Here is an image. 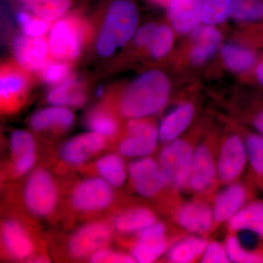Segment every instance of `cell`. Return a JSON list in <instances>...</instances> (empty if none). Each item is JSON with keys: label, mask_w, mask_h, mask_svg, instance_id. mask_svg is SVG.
Segmentation results:
<instances>
[{"label": "cell", "mask_w": 263, "mask_h": 263, "mask_svg": "<svg viewBox=\"0 0 263 263\" xmlns=\"http://www.w3.org/2000/svg\"><path fill=\"white\" fill-rule=\"evenodd\" d=\"M103 87H100V88H98V89H97V91H96V95H97V96H98V97H100V96H102V95H103Z\"/></svg>", "instance_id": "f6af8a7d"}, {"label": "cell", "mask_w": 263, "mask_h": 263, "mask_svg": "<svg viewBox=\"0 0 263 263\" xmlns=\"http://www.w3.org/2000/svg\"><path fill=\"white\" fill-rule=\"evenodd\" d=\"M34 0H20L21 4L23 5L24 8H25L26 6H27L29 4H30L31 3H32V2H34Z\"/></svg>", "instance_id": "ee69618b"}, {"label": "cell", "mask_w": 263, "mask_h": 263, "mask_svg": "<svg viewBox=\"0 0 263 263\" xmlns=\"http://www.w3.org/2000/svg\"><path fill=\"white\" fill-rule=\"evenodd\" d=\"M214 220L213 211L200 202H187L179 208L176 213V221L180 226L192 233H206Z\"/></svg>", "instance_id": "2e32d148"}, {"label": "cell", "mask_w": 263, "mask_h": 263, "mask_svg": "<svg viewBox=\"0 0 263 263\" xmlns=\"http://www.w3.org/2000/svg\"><path fill=\"white\" fill-rule=\"evenodd\" d=\"M47 99L50 103L57 106L79 107L84 103L86 94L79 81L68 79L50 91Z\"/></svg>", "instance_id": "d4e9b609"}, {"label": "cell", "mask_w": 263, "mask_h": 263, "mask_svg": "<svg viewBox=\"0 0 263 263\" xmlns=\"http://www.w3.org/2000/svg\"><path fill=\"white\" fill-rule=\"evenodd\" d=\"M217 167L208 147L201 145L194 151L187 185L195 193H202L212 186Z\"/></svg>", "instance_id": "7c38bea8"}, {"label": "cell", "mask_w": 263, "mask_h": 263, "mask_svg": "<svg viewBox=\"0 0 263 263\" xmlns=\"http://www.w3.org/2000/svg\"><path fill=\"white\" fill-rule=\"evenodd\" d=\"M156 221L155 214L146 208H134L121 213L114 219L116 230L122 233H139Z\"/></svg>", "instance_id": "cb8c5ba5"}, {"label": "cell", "mask_w": 263, "mask_h": 263, "mask_svg": "<svg viewBox=\"0 0 263 263\" xmlns=\"http://www.w3.org/2000/svg\"><path fill=\"white\" fill-rule=\"evenodd\" d=\"M153 1L159 3V4H164V3H168L169 0H153Z\"/></svg>", "instance_id": "bcb514c9"}, {"label": "cell", "mask_w": 263, "mask_h": 263, "mask_svg": "<svg viewBox=\"0 0 263 263\" xmlns=\"http://www.w3.org/2000/svg\"><path fill=\"white\" fill-rule=\"evenodd\" d=\"M13 51L17 61L26 69L41 70L47 58V44L41 38L18 36L13 42Z\"/></svg>", "instance_id": "9a60e30c"}, {"label": "cell", "mask_w": 263, "mask_h": 263, "mask_svg": "<svg viewBox=\"0 0 263 263\" xmlns=\"http://www.w3.org/2000/svg\"><path fill=\"white\" fill-rule=\"evenodd\" d=\"M138 22V10L129 0H117L110 5L97 43L98 53L108 57L129 41Z\"/></svg>", "instance_id": "7a4b0ae2"}, {"label": "cell", "mask_w": 263, "mask_h": 263, "mask_svg": "<svg viewBox=\"0 0 263 263\" xmlns=\"http://www.w3.org/2000/svg\"><path fill=\"white\" fill-rule=\"evenodd\" d=\"M221 56L227 67L236 72L251 70L258 60V55L254 50L235 45H226L221 50Z\"/></svg>", "instance_id": "484cf974"}, {"label": "cell", "mask_w": 263, "mask_h": 263, "mask_svg": "<svg viewBox=\"0 0 263 263\" xmlns=\"http://www.w3.org/2000/svg\"><path fill=\"white\" fill-rule=\"evenodd\" d=\"M113 186L103 179L91 178L79 183L72 196L73 206L81 212L103 210L113 202Z\"/></svg>", "instance_id": "5b68a950"}, {"label": "cell", "mask_w": 263, "mask_h": 263, "mask_svg": "<svg viewBox=\"0 0 263 263\" xmlns=\"http://www.w3.org/2000/svg\"><path fill=\"white\" fill-rule=\"evenodd\" d=\"M2 237L5 248L15 259H27L32 254V240L16 221H5L2 229Z\"/></svg>", "instance_id": "ffe728a7"}, {"label": "cell", "mask_w": 263, "mask_h": 263, "mask_svg": "<svg viewBox=\"0 0 263 263\" xmlns=\"http://www.w3.org/2000/svg\"><path fill=\"white\" fill-rule=\"evenodd\" d=\"M167 248L165 226L155 221L138 233V241L132 249V256L137 262H153Z\"/></svg>", "instance_id": "9c48e42d"}, {"label": "cell", "mask_w": 263, "mask_h": 263, "mask_svg": "<svg viewBox=\"0 0 263 263\" xmlns=\"http://www.w3.org/2000/svg\"><path fill=\"white\" fill-rule=\"evenodd\" d=\"M127 136L119 146V152L126 157H146L157 147L159 133L156 128L143 121L133 119L127 125Z\"/></svg>", "instance_id": "52a82bcc"}, {"label": "cell", "mask_w": 263, "mask_h": 263, "mask_svg": "<svg viewBox=\"0 0 263 263\" xmlns=\"http://www.w3.org/2000/svg\"><path fill=\"white\" fill-rule=\"evenodd\" d=\"M247 153L246 146L239 137L230 136L224 141L219 153L217 174L224 183L234 181L245 169Z\"/></svg>", "instance_id": "30bf717a"}, {"label": "cell", "mask_w": 263, "mask_h": 263, "mask_svg": "<svg viewBox=\"0 0 263 263\" xmlns=\"http://www.w3.org/2000/svg\"><path fill=\"white\" fill-rule=\"evenodd\" d=\"M174 43L172 29L165 25L157 27L151 40L148 48L151 54L155 58H161L168 53Z\"/></svg>", "instance_id": "1f68e13d"}, {"label": "cell", "mask_w": 263, "mask_h": 263, "mask_svg": "<svg viewBox=\"0 0 263 263\" xmlns=\"http://www.w3.org/2000/svg\"><path fill=\"white\" fill-rule=\"evenodd\" d=\"M230 262L226 247L217 242L208 243L206 249L202 255L201 262L228 263Z\"/></svg>", "instance_id": "f35d334b"}, {"label": "cell", "mask_w": 263, "mask_h": 263, "mask_svg": "<svg viewBox=\"0 0 263 263\" xmlns=\"http://www.w3.org/2000/svg\"><path fill=\"white\" fill-rule=\"evenodd\" d=\"M193 153L190 143L179 139L167 143L161 150L158 162L168 184L177 189L187 185Z\"/></svg>", "instance_id": "3957f363"}, {"label": "cell", "mask_w": 263, "mask_h": 263, "mask_svg": "<svg viewBox=\"0 0 263 263\" xmlns=\"http://www.w3.org/2000/svg\"><path fill=\"white\" fill-rule=\"evenodd\" d=\"M156 28L157 27L153 24H147L141 27L136 34L135 42L139 46H148Z\"/></svg>", "instance_id": "60d3db41"}, {"label": "cell", "mask_w": 263, "mask_h": 263, "mask_svg": "<svg viewBox=\"0 0 263 263\" xmlns=\"http://www.w3.org/2000/svg\"><path fill=\"white\" fill-rule=\"evenodd\" d=\"M10 150L14 160L15 174H27L35 162V144L34 138L28 132L16 130L10 137Z\"/></svg>", "instance_id": "e0dca14e"}, {"label": "cell", "mask_w": 263, "mask_h": 263, "mask_svg": "<svg viewBox=\"0 0 263 263\" xmlns=\"http://www.w3.org/2000/svg\"><path fill=\"white\" fill-rule=\"evenodd\" d=\"M49 48L58 60H71L79 56L80 34L72 22L62 20L54 24L50 34Z\"/></svg>", "instance_id": "8fae6325"}, {"label": "cell", "mask_w": 263, "mask_h": 263, "mask_svg": "<svg viewBox=\"0 0 263 263\" xmlns=\"http://www.w3.org/2000/svg\"><path fill=\"white\" fill-rule=\"evenodd\" d=\"M224 247L230 262L232 261L237 263H263V254L246 250L236 237H229L226 240Z\"/></svg>", "instance_id": "836d02e7"}, {"label": "cell", "mask_w": 263, "mask_h": 263, "mask_svg": "<svg viewBox=\"0 0 263 263\" xmlns=\"http://www.w3.org/2000/svg\"><path fill=\"white\" fill-rule=\"evenodd\" d=\"M128 174L133 186L141 196H155L168 184L159 162L150 157H142L131 162Z\"/></svg>", "instance_id": "8992f818"}, {"label": "cell", "mask_w": 263, "mask_h": 263, "mask_svg": "<svg viewBox=\"0 0 263 263\" xmlns=\"http://www.w3.org/2000/svg\"><path fill=\"white\" fill-rule=\"evenodd\" d=\"M70 0H35L26 7L45 22H52L60 18L68 9Z\"/></svg>", "instance_id": "f1b7e54d"}, {"label": "cell", "mask_w": 263, "mask_h": 263, "mask_svg": "<svg viewBox=\"0 0 263 263\" xmlns=\"http://www.w3.org/2000/svg\"><path fill=\"white\" fill-rule=\"evenodd\" d=\"M26 87L25 79L16 72H3L0 79L2 100H10L22 95Z\"/></svg>", "instance_id": "d6a6232c"}, {"label": "cell", "mask_w": 263, "mask_h": 263, "mask_svg": "<svg viewBox=\"0 0 263 263\" xmlns=\"http://www.w3.org/2000/svg\"><path fill=\"white\" fill-rule=\"evenodd\" d=\"M247 194L242 185L232 184L216 196L214 202V220L217 222L229 221L240 209L247 200Z\"/></svg>", "instance_id": "ac0fdd59"}, {"label": "cell", "mask_w": 263, "mask_h": 263, "mask_svg": "<svg viewBox=\"0 0 263 263\" xmlns=\"http://www.w3.org/2000/svg\"><path fill=\"white\" fill-rule=\"evenodd\" d=\"M195 108L192 104L180 105L170 113L161 123L159 138L164 143L176 141L193 121Z\"/></svg>", "instance_id": "d6986e66"}, {"label": "cell", "mask_w": 263, "mask_h": 263, "mask_svg": "<svg viewBox=\"0 0 263 263\" xmlns=\"http://www.w3.org/2000/svg\"><path fill=\"white\" fill-rule=\"evenodd\" d=\"M231 15L239 22H262L263 0H233Z\"/></svg>", "instance_id": "f546056e"}, {"label": "cell", "mask_w": 263, "mask_h": 263, "mask_svg": "<svg viewBox=\"0 0 263 263\" xmlns=\"http://www.w3.org/2000/svg\"><path fill=\"white\" fill-rule=\"evenodd\" d=\"M17 20L24 32L31 37H39L48 29L47 22L40 18L33 19L25 13H19L17 15Z\"/></svg>", "instance_id": "8d00e7d4"}, {"label": "cell", "mask_w": 263, "mask_h": 263, "mask_svg": "<svg viewBox=\"0 0 263 263\" xmlns=\"http://www.w3.org/2000/svg\"><path fill=\"white\" fill-rule=\"evenodd\" d=\"M69 74V67L65 64H49L43 72V79L50 84H56L63 81Z\"/></svg>", "instance_id": "ab89813d"}, {"label": "cell", "mask_w": 263, "mask_h": 263, "mask_svg": "<svg viewBox=\"0 0 263 263\" xmlns=\"http://www.w3.org/2000/svg\"><path fill=\"white\" fill-rule=\"evenodd\" d=\"M24 201L29 212L37 216L51 214L57 201V190L53 178L47 171L33 173L26 183Z\"/></svg>", "instance_id": "277c9868"}, {"label": "cell", "mask_w": 263, "mask_h": 263, "mask_svg": "<svg viewBox=\"0 0 263 263\" xmlns=\"http://www.w3.org/2000/svg\"><path fill=\"white\" fill-rule=\"evenodd\" d=\"M233 0H204L202 21L208 25L224 22L231 15Z\"/></svg>", "instance_id": "4dcf8cb0"}, {"label": "cell", "mask_w": 263, "mask_h": 263, "mask_svg": "<svg viewBox=\"0 0 263 263\" xmlns=\"http://www.w3.org/2000/svg\"><path fill=\"white\" fill-rule=\"evenodd\" d=\"M74 116L72 111L65 107H51L43 109L31 118L30 125L37 131L48 129H65L72 125Z\"/></svg>", "instance_id": "7402d4cb"}, {"label": "cell", "mask_w": 263, "mask_h": 263, "mask_svg": "<svg viewBox=\"0 0 263 263\" xmlns=\"http://www.w3.org/2000/svg\"><path fill=\"white\" fill-rule=\"evenodd\" d=\"M104 138L94 132L74 137L62 146V160L71 164L84 163L103 149L105 144Z\"/></svg>", "instance_id": "4fadbf2b"}, {"label": "cell", "mask_w": 263, "mask_h": 263, "mask_svg": "<svg viewBox=\"0 0 263 263\" xmlns=\"http://www.w3.org/2000/svg\"><path fill=\"white\" fill-rule=\"evenodd\" d=\"M204 0H169L168 15L174 28L188 32L202 21Z\"/></svg>", "instance_id": "5bb4252c"}, {"label": "cell", "mask_w": 263, "mask_h": 263, "mask_svg": "<svg viewBox=\"0 0 263 263\" xmlns=\"http://www.w3.org/2000/svg\"><path fill=\"white\" fill-rule=\"evenodd\" d=\"M87 125L91 132L103 137L112 136L117 130V121L106 112L97 110L90 114Z\"/></svg>", "instance_id": "e575fe53"}, {"label": "cell", "mask_w": 263, "mask_h": 263, "mask_svg": "<svg viewBox=\"0 0 263 263\" xmlns=\"http://www.w3.org/2000/svg\"><path fill=\"white\" fill-rule=\"evenodd\" d=\"M255 76L256 79L258 81L259 84L263 86V59L259 62H257V65H255Z\"/></svg>", "instance_id": "7bdbcfd3"}, {"label": "cell", "mask_w": 263, "mask_h": 263, "mask_svg": "<svg viewBox=\"0 0 263 263\" xmlns=\"http://www.w3.org/2000/svg\"><path fill=\"white\" fill-rule=\"evenodd\" d=\"M36 260H37L36 261L37 262H46V260H47V259L44 258V257H40V258H37Z\"/></svg>", "instance_id": "7dc6e473"}, {"label": "cell", "mask_w": 263, "mask_h": 263, "mask_svg": "<svg viewBox=\"0 0 263 263\" xmlns=\"http://www.w3.org/2000/svg\"><path fill=\"white\" fill-rule=\"evenodd\" d=\"M208 241L198 237H187L175 243L167 253L169 262L188 263L202 255L208 245Z\"/></svg>", "instance_id": "4316f807"}, {"label": "cell", "mask_w": 263, "mask_h": 263, "mask_svg": "<svg viewBox=\"0 0 263 263\" xmlns=\"http://www.w3.org/2000/svg\"><path fill=\"white\" fill-rule=\"evenodd\" d=\"M194 45L190 59L195 65H202L209 60L220 44V32L212 25L204 26L195 29L193 33Z\"/></svg>", "instance_id": "44dd1931"}, {"label": "cell", "mask_w": 263, "mask_h": 263, "mask_svg": "<svg viewBox=\"0 0 263 263\" xmlns=\"http://www.w3.org/2000/svg\"><path fill=\"white\" fill-rule=\"evenodd\" d=\"M228 221L232 230L252 232L263 238V202H253L242 208Z\"/></svg>", "instance_id": "603a6c76"}, {"label": "cell", "mask_w": 263, "mask_h": 263, "mask_svg": "<svg viewBox=\"0 0 263 263\" xmlns=\"http://www.w3.org/2000/svg\"><path fill=\"white\" fill-rule=\"evenodd\" d=\"M251 167L257 176H263V136L250 134L245 143Z\"/></svg>", "instance_id": "d590c367"}, {"label": "cell", "mask_w": 263, "mask_h": 263, "mask_svg": "<svg viewBox=\"0 0 263 263\" xmlns=\"http://www.w3.org/2000/svg\"><path fill=\"white\" fill-rule=\"evenodd\" d=\"M254 127L263 136V109L256 114L253 120Z\"/></svg>", "instance_id": "b9f144b4"}, {"label": "cell", "mask_w": 263, "mask_h": 263, "mask_svg": "<svg viewBox=\"0 0 263 263\" xmlns=\"http://www.w3.org/2000/svg\"><path fill=\"white\" fill-rule=\"evenodd\" d=\"M111 237L110 228L102 223H93L76 232L69 242V252L76 258L91 256L105 249Z\"/></svg>", "instance_id": "ba28073f"}, {"label": "cell", "mask_w": 263, "mask_h": 263, "mask_svg": "<svg viewBox=\"0 0 263 263\" xmlns=\"http://www.w3.org/2000/svg\"><path fill=\"white\" fill-rule=\"evenodd\" d=\"M96 168L100 177L113 187H120L127 179V171L124 161L115 154H108L98 159Z\"/></svg>", "instance_id": "83f0119b"}, {"label": "cell", "mask_w": 263, "mask_h": 263, "mask_svg": "<svg viewBox=\"0 0 263 263\" xmlns=\"http://www.w3.org/2000/svg\"><path fill=\"white\" fill-rule=\"evenodd\" d=\"M90 261L95 263H129L136 262L133 256L102 249L91 254Z\"/></svg>", "instance_id": "74e56055"}, {"label": "cell", "mask_w": 263, "mask_h": 263, "mask_svg": "<svg viewBox=\"0 0 263 263\" xmlns=\"http://www.w3.org/2000/svg\"><path fill=\"white\" fill-rule=\"evenodd\" d=\"M169 93L167 77L160 71H148L126 90L121 103V111L124 117L133 119L152 115L165 105Z\"/></svg>", "instance_id": "6da1fadb"}]
</instances>
